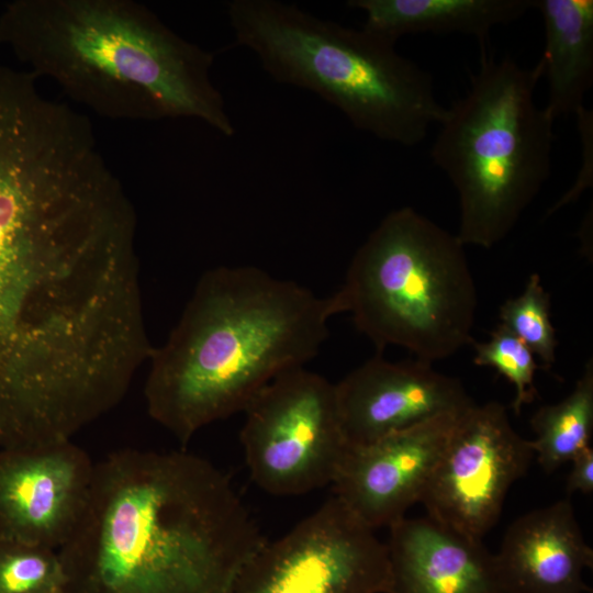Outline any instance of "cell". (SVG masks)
Instances as JSON below:
<instances>
[{"mask_svg": "<svg viewBox=\"0 0 593 593\" xmlns=\"http://www.w3.org/2000/svg\"><path fill=\"white\" fill-rule=\"evenodd\" d=\"M244 413L240 441L260 489L293 496L333 483L349 448L335 383L295 368L266 385Z\"/></svg>", "mask_w": 593, "mask_h": 593, "instance_id": "obj_7", "label": "cell"}, {"mask_svg": "<svg viewBox=\"0 0 593 593\" xmlns=\"http://www.w3.org/2000/svg\"><path fill=\"white\" fill-rule=\"evenodd\" d=\"M265 541L205 458L120 449L94 465L85 511L58 549L64 593H228Z\"/></svg>", "mask_w": 593, "mask_h": 593, "instance_id": "obj_1", "label": "cell"}, {"mask_svg": "<svg viewBox=\"0 0 593 593\" xmlns=\"http://www.w3.org/2000/svg\"><path fill=\"white\" fill-rule=\"evenodd\" d=\"M499 316L500 324L523 340L545 368L555 363L558 340L550 320V294L538 273L529 276L518 296L507 299L500 306Z\"/></svg>", "mask_w": 593, "mask_h": 593, "instance_id": "obj_20", "label": "cell"}, {"mask_svg": "<svg viewBox=\"0 0 593 593\" xmlns=\"http://www.w3.org/2000/svg\"><path fill=\"white\" fill-rule=\"evenodd\" d=\"M94 465L72 440L0 449V538L58 550L85 511Z\"/></svg>", "mask_w": 593, "mask_h": 593, "instance_id": "obj_10", "label": "cell"}, {"mask_svg": "<svg viewBox=\"0 0 593 593\" xmlns=\"http://www.w3.org/2000/svg\"><path fill=\"white\" fill-rule=\"evenodd\" d=\"M472 345L475 349L473 363L495 369L514 385L512 409L519 415L523 406L537 395L535 373L539 366L533 351L502 324L491 332L488 342Z\"/></svg>", "mask_w": 593, "mask_h": 593, "instance_id": "obj_21", "label": "cell"}, {"mask_svg": "<svg viewBox=\"0 0 593 593\" xmlns=\"http://www.w3.org/2000/svg\"><path fill=\"white\" fill-rule=\"evenodd\" d=\"M339 291L378 353L399 346L433 363L474 343L478 295L465 246L413 208L382 219Z\"/></svg>", "mask_w": 593, "mask_h": 593, "instance_id": "obj_6", "label": "cell"}, {"mask_svg": "<svg viewBox=\"0 0 593 593\" xmlns=\"http://www.w3.org/2000/svg\"><path fill=\"white\" fill-rule=\"evenodd\" d=\"M0 43L36 79L111 120L194 119L235 134L211 78L214 54L134 0H14Z\"/></svg>", "mask_w": 593, "mask_h": 593, "instance_id": "obj_3", "label": "cell"}, {"mask_svg": "<svg viewBox=\"0 0 593 593\" xmlns=\"http://www.w3.org/2000/svg\"><path fill=\"white\" fill-rule=\"evenodd\" d=\"M536 0H349L361 10L362 29L394 43L406 34L462 33L482 44L496 26L535 9Z\"/></svg>", "mask_w": 593, "mask_h": 593, "instance_id": "obj_15", "label": "cell"}, {"mask_svg": "<svg viewBox=\"0 0 593 593\" xmlns=\"http://www.w3.org/2000/svg\"><path fill=\"white\" fill-rule=\"evenodd\" d=\"M541 76L540 63L482 54L467 93L438 124L430 156L458 193L463 246L504 239L551 172L555 119L534 98Z\"/></svg>", "mask_w": 593, "mask_h": 593, "instance_id": "obj_5", "label": "cell"}, {"mask_svg": "<svg viewBox=\"0 0 593 593\" xmlns=\"http://www.w3.org/2000/svg\"><path fill=\"white\" fill-rule=\"evenodd\" d=\"M495 564L505 593H589L593 567L569 497L517 517L506 529Z\"/></svg>", "mask_w": 593, "mask_h": 593, "instance_id": "obj_13", "label": "cell"}, {"mask_svg": "<svg viewBox=\"0 0 593 593\" xmlns=\"http://www.w3.org/2000/svg\"><path fill=\"white\" fill-rule=\"evenodd\" d=\"M544 21L539 60L549 86L546 109L556 120L579 113L593 83V0H536Z\"/></svg>", "mask_w": 593, "mask_h": 593, "instance_id": "obj_16", "label": "cell"}, {"mask_svg": "<svg viewBox=\"0 0 593 593\" xmlns=\"http://www.w3.org/2000/svg\"><path fill=\"white\" fill-rule=\"evenodd\" d=\"M24 245L23 214L0 153V393L16 359L25 315L29 276Z\"/></svg>", "mask_w": 593, "mask_h": 593, "instance_id": "obj_17", "label": "cell"}, {"mask_svg": "<svg viewBox=\"0 0 593 593\" xmlns=\"http://www.w3.org/2000/svg\"><path fill=\"white\" fill-rule=\"evenodd\" d=\"M572 467L567 478L568 497L575 492H593V448L590 446L579 452L571 461Z\"/></svg>", "mask_w": 593, "mask_h": 593, "instance_id": "obj_22", "label": "cell"}, {"mask_svg": "<svg viewBox=\"0 0 593 593\" xmlns=\"http://www.w3.org/2000/svg\"><path fill=\"white\" fill-rule=\"evenodd\" d=\"M388 528L391 593H505L483 540L428 516H404Z\"/></svg>", "mask_w": 593, "mask_h": 593, "instance_id": "obj_14", "label": "cell"}, {"mask_svg": "<svg viewBox=\"0 0 593 593\" xmlns=\"http://www.w3.org/2000/svg\"><path fill=\"white\" fill-rule=\"evenodd\" d=\"M378 353L335 383L349 446L376 441L474 401L457 378L418 359L392 362Z\"/></svg>", "mask_w": 593, "mask_h": 593, "instance_id": "obj_12", "label": "cell"}, {"mask_svg": "<svg viewBox=\"0 0 593 593\" xmlns=\"http://www.w3.org/2000/svg\"><path fill=\"white\" fill-rule=\"evenodd\" d=\"M462 411L349 446L332 483L334 495L373 530L403 518L419 502Z\"/></svg>", "mask_w": 593, "mask_h": 593, "instance_id": "obj_11", "label": "cell"}, {"mask_svg": "<svg viewBox=\"0 0 593 593\" xmlns=\"http://www.w3.org/2000/svg\"><path fill=\"white\" fill-rule=\"evenodd\" d=\"M387 544L335 495L265 541L228 593H391Z\"/></svg>", "mask_w": 593, "mask_h": 593, "instance_id": "obj_8", "label": "cell"}, {"mask_svg": "<svg viewBox=\"0 0 593 593\" xmlns=\"http://www.w3.org/2000/svg\"><path fill=\"white\" fill-rule=\"evenodd\" d=\"M534 457L502 403H473L459 415L419 503L434 521L483 540Z\"/></svg>", "mask_w": 593, "mask_h": 593, "instance_id": "obj_9", "label": "cell"}, {"mask_svg": "<svg viewBox=\"0 0 593 593\" xmlns=\"http://www.w3.org/2000/svg\"><path fill=\"white\" fill-rule=\"evenodd\" d=\"M226 8L236 44L275 81L312 91L356 128L415 146L444 119L432 75L394 42L278 0H232Z\"/></svg>", "mask_w": 593, "mask_h": 593, "instance_id": "obj_4", "label": "cell"}, {"mask_svg": "<svg viewBox=\"0 0 593 593\" xmlns=\"http://www.w3.org/2000/svg\"><path fill=\"white\" fill-rule=\"evenodd\" d=\"M58 550L0 538V593H64Z\"/></svg>", "mask_w": 593, "mask_h": 593, "instance_id": "obj_19", "label": "cell"}, {"mask_svg": "<svg viewBox=\"0 0 593 593\" xmlns=\"http://www.w3.org/2000/svg\"><path fill=\"white\" fill-rule=\"evenodd\" d=\"M345 312L339 289L322 296L251 266L209 269L148 360L149 416L187 444L304 367L328 337L329 320Z\"/></svg>", "mask_w": 593, "mask_h": 593, "instance_id": "obj_2", "label": "cell"}, {"mask_svg": "<svg viewBox=\"0 0 593 593\" xmlns=\"http://www.w3.org/2000/svg\"><path fill=\"white\" fill-rule=\"evenodd\" d=\"M530 440L539 466L551 473L590 447L593 434V359L560 402L540 406L530 418Z\"/></svg>", "mask_w": 593, "mask_h": 593, "instance_id": "obj_18", "label": "cell"}]
</instances>
